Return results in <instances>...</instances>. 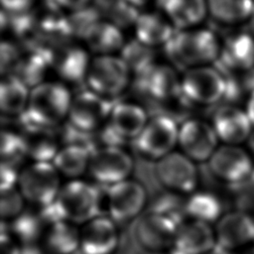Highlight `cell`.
Here are the masks:
<instances>
[{
	"label": "cell",
	"instance_id": "obj_21",
	"mask_svg": "<svg viewBox=\"0 0 254 254\" xmlns=\"http://www.w3.org/2000/svg\"><path fill=\"white\" fill-rule=\"evenodd\" d=\"M22 137L25 141L27 153L36 162H49L54 160L59 152L58 137L54 127L42 126L22 122Z\"/></svg>",
	"mask_w": 254,
	"mask_h": 254
},
{
	"label": "cell",
	"instance_id": "obj_2",
	"mask_svg": "<svg viewBox=\"0 0 254 254\" xmlns=\"http://www.w3.org/2000/svg\"><path fill=\"white\" fill-rule=\"evenodd\" d=\"M71 100L69 91L61 83L42 82L30 91L27 109L20 120L54 127L68 116Z\"/></svg>",
	"mask_w": 254,
	"mask_h": 254
},
{
	"label": "cell",
	"instance_id": "obj_7",
	"mask_svg": "<svg viewBox=\"0 0 254 254\" xmlns=\"http://www.w3.org/2000/svg\"><path fill=\"white\" fill-rule=\"evenodd\" d=\"M146 202L144 188L134 181H122L109 186L103 193V215L108 214L115 221L134 218Z\"/></svg>",
	"mask_w": 254,
	"mask_h": 254
},
{
	"label": "cell",
	"instance_id": "obj_41",
	"mask_svg": "<svg viewBox=\"0 0 254 254\" xmlns=\"http://www.w3.org/2000/svg\"><path fill=\"white\" fill-rule=\"evenodd\" d=\"M46 1L54 4L60 9L64 8V9L72 10L74 12L86 7L89 0H46Z\"/></svg>",
	"mask_w": 254,
	"mask_h": 254
},
{
	"label": "cell",
	"instance_id": "obj_22",
	"mask_svg": "<svg viewBox=\"0 0 254 254\" xmlns=\"http://www.w3.org/2000/svg\"><path fill=\"white\" fill-rule=\"evenodd\" d=\"M145 110L134 103L114 104L110 114V127L123 140L137 138L147 125Z\"/></svg>",
	"mask_w": 254,
	"mask_h": 254
},
{
	"label": "cell",
	"instance_id": "obj_34",
	"mask_svg": "<svg viewBox=\"0 0 254 254\" xmlns=\"http://www.w3.org/2000/svg\"><path fill=\"white\" fill-rule=\"evenodd\" d=\"M28 155L25 141L22 135L12 131H2L1 134V158L2 164L14 167Z\"/></svg>",
	"mask_w": 254,
	"mask_h": 254
},
{
	"label": "cell",
	"instance_id": "obj_29",
	"mask_svg": "<svg viewBox=\"0 0 254 254\" xmlns=\"http://www.w3.org/2000/svg\"><path fill=\"white\" fill-rule=\"evenodd\" d=\"M48 66H51L49 49L36 48L24 59L20 58L14 75L19 77L28 86H36L42 83Z\"/></svg>",
	"mask_w": 254,
	"mask_h": 254
},
{
	"label": "cell",
	"instance_id": "obj_26",
	"mask_svg": "<svg viewBox=\"0 0 254 254\" xmlns=\"http://www.w3.org/2000/svg\"><path fill=\"white\" fill-rule=\"evenodd\" d=\"M88 48L100 54L108 56L109 54L123 48V36L119 27L109 21H98L84 35Z\"/></svg>",
	"mask_w": 254,
	"mask_h": 254
},
{
	"label": "cell",
	"instance_id": "obj_40",
	"mask_svg": "<svg viewBox=\"0 0 254 254\" xmlns=\"http://www.w3.org/2000/svg\"><path fill=\"white\" fill-rule=\"evenodd\" d=\"M22 249H20L17 243L6 233L5 226L2 224L1 229V254H21Z\"/></svg>",
	"mask_w": 254,
	"mask_h": 254
},
{
	"label": "cell",
	"instance_id": "obj_45",
	"mask_svg": "<svg viewBox=\"0 0 254 254\" xmlns=\"http://www.w3.org/2000/svg\"><path fill=\"white\" fill-rule=\"evenodd\" d=\"M249 21H250V29L254 35V5H253V9L251 12V15L249 17Z\"/></svg>",
	"mask_w": 254,
	"mask_h": 254
},
{
	"label": "cell",
	"instance_id": "obj_31",
	"mask_svg": "<svg viewBox=\"0 0 254 254\" xmlns=\"http://www.w3.org/2000/svg\"><path fill=\"white\" fill-rule=\"evenodd\" d=\"M207 10L221 23L234 24L250 17L253 0H206Z\"/></svg>",
	"mask_w": 254,
	"mask_h": 254
},
{
	"label": "cell",
	"instance_id": "obj_42",
	"mask_svg": "<svg viewBox=\"0 0 254 254\" xmlns=\"http://www.w3.org/2000/svg\"><path fill=\"white\" fill-rule=\"evenodd\" d=\"M247 115L251 121V123L254 125V90L248 100V105H247Z\"/></svg>",
	"mask_w": 254,
	"mask_h": 254
},
{
	"label": "cell",
	"instance_id": "obj_28",
	"mask_svg": "<svg viewBox=\"0 0 254 254\" xmlns=\"http://www.w3.org/2000/svg\"><path fill=\"white\" fill-rule=\"evenodd\" d=\"M28 85L14 74H8L1 82L0 105L7 115H22L28 105Z\"/></svg>",
	"mask_w": 254,
	"mask_h": 254
},
{
	"label": "cell",
	"instance_id": "obj_8",
	"mask_svg": "<svg viewBox=\"0 0 254 254\" xmlns=\"http://www.w3.org/2000/svg\"><path fill=\"white\" fill-rule=\"evenodd\" d=\"M114 104L92 90L81 91L71 100L68 119L74 128L90 133L110 117Z\"/></svg>",
	"mask_w": 254,
	"mask_h": 254
},
{
	"label": "cell",
	"instance_id": "obj_17",
	"mask_svg": "<svg viewBox=\"0 0 254 254\" xmlns=\"http://www.w3.org/2000/svg\"><path fill=\"white\" fill-rule=\"evenodd\" d=\"M140 88L153 100L163 103L182 93L176 71L167 65H153L139 76Z\"/></svg>",
	"mask_w": 254,
	"mask_h": 254
},
{
	"label": "cell",
	"instance_id": "obj_11",
	"mask_svg": "<svg viewBox=\"0 0 254 254\" xmlns=\"http://www.w3.org/2000/svg\"><path fill=\"white\" fill-rule=\"evenodd\" d=\"M133 169L131 157L118 147L96 149L90 159L91 176L100 184L112 186L125 181Z\"/></svg>",
	"mask_w": 254,
	"mask_h": 254
},
{
	"label": "cell",
	"instance_id": "obj_1",
	"mask_svg": "<svg viewBox=\"0 0 254 254\" xmlns=\"http://www.w3.org/2000/svg\"><path fill=\"white\" fill-rule=\"evenodd\" d=\"M102 199L100 190L84 182L73 181L61 188L51 204L42 207L41 217L51 224L60 220L87 222L102 215Z\"/></svg>",
	"mask_w": 254,
	"mask_h": 254
},
{
	"label": "cell",
	"instance_id": "obj_9",
	"mask_svg": "<svg viewBox=\"0 0 254 254\" xmlns=\"http://www.w3.org/2000/svg\"><path fill=\"white\" fill-rule=\"evenodd\" d=\"M179 130L176 120L160 114L150 121L136 138L137 149L144 155L161 159L172 150L179 142Z\"/></svg>",
	"mask_w": 254,
	"mask_h": 254
},
{
	"label": "cell",
	"instance_id": "obj_24",
	"mask_svg": "<svg viewBox=\"0 0 254 254\" xmlns=\"http://www.w3.org/2000/svg\"><path fill=\"white\" fill-rule=\"evenodd\" d=\"M167 18L179 29L199 23L207 11L206 0H160Z\"/></svg>",
	"mask_w": 254,
	"mask_h": 254
},
{
	"label": "cell",
	"instance_id": "obj_39",
	"mask_svg": "<svg viewBox=\"0 0 254 254\" xmlns=\"http://www.w3.org/2000/svg\"><path fill=\"white\" fill-rule=\"evenodd\" d=\"M35 0H1L4 9L16 14L25 13L29 10Z\"/></svg>",
	"mask_w": 254,
	"mask_h": 254
},
{
	"label": "cell",
	"instance_id": "obj_19",
	"mask_svg": "<svg viewBox=\"0 0 254 254\" xmlns=\"http://www.w3.org/2000/svg\"><path fill=\"white\" fill-rule=\"evenodd\" d=\"M174 245L182 254H205L215 246L214 235L206 222L192 219L180 225Z\"/></svg>",
	"mask_w": 254,
	"mask_h": 254
},
{
	"label": "cell",
	"instance_id": "obj_27",
	"mask_svg": "<svg viewBox=\"0 0 254 254\" xmlns=\"http://www.w3.org/2000/svg\"><path fill=\"white\" fill-rule=\"evenodd\" d=\"M95 150L82 145L69 144L60 149L54 158V166L62 174L67 177H78L82 175L87 167Z\"/></svg>",
	"mask_w": 254,
	"mask_h": 254
},
{
	"label": "cell",
	"instance_id": "obj_47",
	"mask_svg": "<svg viewBox=\"0 0 254 254\" xmlns=\"http://www.w3.org/2000/svg\"><path fill=\"white\" fill-rule=\"evenodd\" d=\"M242 254H254V248H251V249L245 251V252L242 253Z\"/></svg>",
	"mask_w": 254,
	"mask_h": 254
},
{
	"label": "cell",
	"instance_id": "obj_18",
	"mask_svg": "<svg viewBox=\"0 0 254 254\" xmlns=\"http://www.w3.org/2000/svg\"><path fill=\"white\" fill-rule=\"evenodd\" d=\"M251 124L247 113L233 106L220 107L213 116V129L217 137L229 144L246 140L251 131Z\"/></svg>",
	"mask_w": 254,
	"mask_h": 254
},
{
	"label": "cell",
	"instance_id": "obj_36",
	"mask_svg": "<svg viewBox=\"0 0 254 254\" xmlns=\"http://www.w3.org/2000/svg\"><path fill=\"white\" fill-rule=\"evenodd\" d=\"M23 194L11 189L1 191V215L3 218H16L22 213L24 201Z\"/></svg>",
	"mask_w": 254,
	"mask_h": 254
},
{
	"label": "cell",
	"instance_id": "obj_25",
	"mask_svg": "<svg viewBox=\"0 0 254 254\" xmlns=\"http://www.w3.org/2000/svg\"><path fill=\"white\" fill-rule=\"evenodd\" d=\"M221 59L233 69L246 70L254 66V39L246 33H238L226 40Z\"/></svg>",
	"mask_w": 254,
	"mask_h": 254
},
{
	"label": "cell",
	"instance_id": "obj_20",
	"mask_svg": "<svg viewBox=\"0 0 254 254\" xmlns=\"http://www.w3.org/2000/svg\"><path fill=\"white\" fill-rule=\"evenodd\" d=\"M218 245L223 249L239 247L254 238V221L244 212H231L223 216L216 228Z\"/></svg>",
	"mask_w": 254,
	"mask_h": 254
},
{
	"label": "cell",
	"instance_id": "obj_33",
	"mask_svg": "<svg viewBox=\"0 0 254 254\" xmlns=\"http://www.w3.org/2000/svg\"><path fill=\"white\" fill-rule=\"evenodd\" d=\"M122 60L130 71L136 72L139 76L146 73L154 64V53L151 47L139 42H130L122 48Z\"/></svg>",
	"mask_w": 254,
	"mask_h": 254
},
{
	"label": "cell",
	"instance_id": "obj_44",
	"mask_svg": "<svg viewBox=\"0 0 254 254\" xmlns=\"http://www.w3.org/2000/svg\"><path fill=\"white\" fill-rule=\"evenodd\" d=\"M126 1L137 8V7H141L145 4H147L149 0H126Z\"/></svg>",
	"mask_w": 254,
	"mask_h": 254
},
{
	"label": "cell",
	"instance_id": "obj_16",
	"mask_svg": "<svg viewBox=\"0 0 254 254\" xmlns=\"http://www.w3.org/2000/svg\"><path fill=\"white\" fill-rule=\"evenodd\" d=\"M50 63L56 72L64 80L80 82L86 78L90 63L84 50L76 46L60 45L49 49Z\"/></svg>",
	"mask_w": 254,
	"mask_h": 254
},
{
	"label": "cell",
	"instance_id": "obj_43",
	"mask_svg": "<svg viewBox=\"0 0 254 254\" xmlns=\"http://www.w3.org/2000/svg\"><path fill=\"white\" fill-rule=\"evenodd\" d=\"M21 254H42V253H41V251L38 248L32 247V246L28 245L27 247L22 249Z\"/></svg>",
	"mask_w": 254,
	"mask_h": 254
},
{
	"label": "cell",
	"instance_id": "obj_32",
	"mask_svg": "<svg viewBox=\"0 0 254 254\" xmlns=\"http://www.w3.org/2000/svg\"><path fill=\"white\" fill-rule=\"evenodd\" d=\"M186 213L192 219L203 222L216 220L221 213V203L218 198L209 192H197L187 201Z\"/></svg>",
	"mask_w": 254,
	"mask_h": 254
},
{
	"label": "cell",
	"instance_id": "obj_23",
	"mask_svg": "<svg viewBox=\"0 0 254 254\" xmlns=\"http://www.w3.org/2000/svg\"><path fill=\"white\" fill-rule=\"evenodd\" d=\"M135 30L137 40L149 47L166 45L176 34L172 22L158 13L139 15Z\"/></svg>",
	"mask_w": 254,
	"mask_h": 254
},
{
	"label": "cell",
	"instance_id": "obj_13",
	"mask_svg": "<svg viewBox=\"0 0 254 254\" xmlns=\"http://www.w3.org/2000/svg\"><path fill=\"white\" fill-rule=\"evenodd\" d=\"M179 143L186 156L202 162L210 159L215 152L217 135L207 123L190 119L186 120L179 130Z\"/></svg>",
	"mask_w": 254,
	"mask_h": 254
},
{
	"label": "cell",
	"instance_id": "obj_30",
	"mask_svg": "<svg viewBox=\"0 0 254 254\" xmlns=\"http://www.w3.org/2000/svg\"><path fill=\"white\" fill-rule=\"evenodd\" d=\"M47 243L55 254H73L80 246V233L71 222L60 220L52 223Z\"/></svg>",
	"mask_w": 254,
	"mask_h": 254
},
{
	"label": "cell",
	"instance_id": "obj_37",
	"mask_svg": "<svg viewBox=\"0 0 254 254\" xmlns=\"http://www.w3.org/2000/svg\"><path fill=\"white\" fill-rule=\"evenodd\" d=\"M20 61V56L17 49L10 43L3 42L1 47V70L5 73V70L15 68Z\"/></svg>",
	"mask_w": 254,
	"mask_h": 254
},
{
	"label": "cell",
	"instance_id": "obj_35",
	"mask_svg": "<svg viewBox=\"0 0 254 254\" xmlns=\"http://www.w3.org/2000/svg\"><path fill=\"white\" fill-rule=\"evenodd\" d=\"M31 213H21L14 218L12 231L22 242L30 245L34 242L41 233V221Z\"/></svg>",
	"mask_w": 254,
	"mask_h": 254
},
{
	"label": "cell",
	"instance_id": "obj_14",
	"mask_svg": "<svg viewBox=\"0 0 254 254\" xmlns=\"http://www.w3.org/2000/svg\"><path fill=\"white\" fill-rule=\"evenodd\" d=\"M118 243V232L112 218L99 215L87 221L80 232L82 254H111Z\"/></svg>",
	"mask_w": 254,
	"mask_h": 254
},
{
	"label": "cell",
	"instance_id": "obj_3",
	"mask_svg": "<svg viewBox=\"0 0 254 254\" xmlns=\"http://www.w3.org/2000/svg\"><path fill=\"white\" fill-rule=\"evenodd\" d=\"M165 46L177 65L190 68L213 62L220 49L215 35L207 30L177 32Z\"/></svg>",
	"mask_w": 254,
	"mask_h": 254
},
{
	"label": "cell",
	"instance_id": "obj_46",
	"mask_svg": "<svg viewBox=\"0 0 254 254\" xmlns=\"http://www.w3.org/2000/svg\"><path fill=\"white\" fill-rule=\"evenodd\" d=\"M250 183L254 186V169L252 170V172L250 174Z\"/></svg>",
	"mask_w": 254,
	"mask_h": 254
},
{
	"label": "cell",
	"instance_id": "obj_5",
	"mask_svg": "<svg viewBox=\"0 0 254 254\" xmlns=\"http://www.w3.org/2000/svg\"><path fill=\"white\" fill-rule=\"evenodd\" d=\"M23 196L42 207L51 204L58 196L61 187L58 170L49 162H36L19 176Z\"/></svg>",
	"mask_w": 254,
	"mask_h": 254
},
{
	"label": "cell",
	"instance_id": "obj_15",
	"mask_svg": "<svg viewBox=\"0 0 254 254\" xmlns=\"http://www.w3.org/2000/svg\"><path fill=\"white\" fill-rule=\"evenodd\" d=\"M209 167L216 177L234 184L243 182L253 170L246 152L234 146L215 150L209 159Z\"/></svg>",
	"mask_w": 254,
	"mask_h": 254
},
{
	"label": "cell",
	"instance_id": "obj_38",
	"mask_svg": "<svg viewBox=\"0 0 254 254\" xmlns=\"http://www.w3.org/2000/svg\"><path fill=\"white\" fill-rule=\"evenodd\" d=\"M19 177L14 167L2 164L1 165V191L14 189Z\"/></svg>",
	"mask_w": 254,
	"mask_h": 254
},
{
	"label": "cell",
	"instance_id": "obj_6",
	"mask_svg": "<svg viewBox=\"0 0 254 254\" xmlns=\"http://www.w3.org/2000/svg\"><path fill=\"white\" fill-rule=\"evenodd\" d=\"M129 74L130 69L122 58L99 56L90 63L85 79L90 90L104 97H111L126 88Z\"/></svg>",
	"mask_w": 254,
	"mask_h": 254
},
{
	"label": "cell",
	"instance_id": "obj_10",
	"mask_svg": "<svg viewBox=\"0 0 254 254\" xmlns=\"http://www.w3.org/2000/svg\"><path fill=\"white\" fill-rule=\"evenodd\" d=\"M179 227L171 217L152 210L138 220L135 234L142 247L158 252L175 244Z\"/></svg>",
	"mask_w": 254,
	"mask_h": 254
},
{
	"label": "cell",
	"instance_id": "obj_4",
	"mask_svg": "<svg viewBox=\"0 0 254 254\" xmlns=\"http://www.w3.org/2000/svg\"><path fill=\"white\" fill-rule=\"evenodd\" d=\"M183 94L191 102L212 104L220 100L228 90V83L223 75L210 66L189 68L181 80Z\"/></svg>",
	"mask_w": 254,
	"mask_h": 254
},
{
	"label": "cell",
	"instance_id": "obj_12",
	"mask_svg": "<svg viewBox=\"0 0 254 254\" xmlns=\"http://www.w3.org/2000/svg\"><path fill=\"white\" fill-rule=\"evenodd\" d=\"M156 173L163 186L172 190L190 192L196 187L195 166L186 155L172 152L161 158L156 166Z\"/></svg>",
	"mask_w": 254,
	"mask_h": 254
}]
</instances>
